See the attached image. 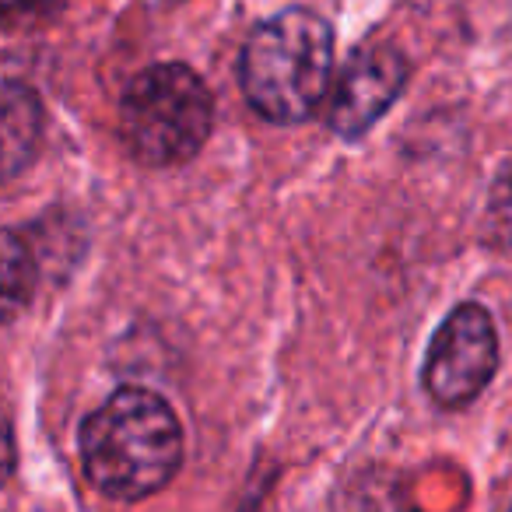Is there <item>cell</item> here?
I'll list each match as a JSON object with an SVG mask.
<instances>
[{"instance_id":"6da1fadb","label":"cell","mask_w":512,"mask_h":512,"mask_svg":"<svg viewBox=\"0 0 512 512\" xmlns=\"http://www.w3.org/2000/svg\"><path fill=\"white\" fill-rule=\"evenodd\" d=\"M78 449L81 470L102 498L141 502L179 474L183 428L155 390L120 386L81 421Z\"/></svg>"},{"instance_id":"7a4b0ae2","label":"cell","mask_w":512,"mask_h":512,"mask_svg":"<svg viewBox=\"0 0 512 512\" xmlns=\"http://www.w3.org/2000/svg\"><path fill=\"white\" fill-rule=\"evenodd\" d=\"M334 81V32L316 11L285 8L249 32L239 57L246 102L271 123H302Z\"/></svg>"},{"instance_id":"3957f363","label":"cell","mask_w":512,"mask_h":512,"mask_svg":"<svg viewBox=\"0 0 512 512\" xmlns=\"http://www.w3.org/2000/svg\"><path fill=\"white\" fill-rule=\"evenodd\" d=\"M214 127V99L186 64H151L120 99V137L130 158L172 169L197 155Z\"/></svg>"},{"instance_id":"277c9868","label":"cell","mask_w":512,"mask_h":512,"mask_svg":"<svg viewBox=\"0 0 512 512\" xmlns=\"http://www.w3.org/2000/svg\"><path fill=\"white\" fill-rule=\"evenodd\" d=\"M498 369V334L491 323L488 309L477 302H463L442 320L435 330L432 344H428L425 369H421V383H425L428 397L439 407H467L484 393Z\"/></svg>"},{"instance_id":"5b68a950","label":"cell","mask_w":512,"mask_h":512,"mask_svg":"<svg viewBox=\"0 0 512 512\" xmlns=\"http://www.w3.org/2000/svg\"><path fill=\"white\" fill-rule=\"evenodd\" d=\"M407 74H411V64L397 46L379 43L369 50H358L337 78L327 116L330 130L344 141L365 137L376 127L379 116L400 99Z\"/></svg>"},{"instance_id":"8992f818","label":"cell","mask_w":512,"mask_h":512,"mask_svg":"<svg viewBox=\"0 0 512 512\" xmlns=\"http://www.w3.org/2000/svg\"><path fill=\"white\" fill-rule=\"evenodd\" d=\"M39 134H43V106L36 92L22 81L4 85V176H18L25 162L36 155Z\"/></svg>"},{"instance_id":"52a82bcc","label":"cell","mask_w":512,"mask_h":512,"mask_svg":"<svg viewBox=\"0 0 512 512\" xmlns=\"http://www.w3.org/2000/svg\"><path fill=\"white\" fill-rule=\"evenodd\" d=\"M36 285V260L29 253V242L11 228L4 232V320H18L32 299Z\"/></svg>"},{"instance_id":"ba28073f","label":"cell","mask_w":512,"mask_h":512,"mask_svg":"<svg viewBox=\"0 0 512 512\" xmlns=\"http://www.w3.org/2000/svg\"><path fill=\"white\" fill-rule=\"evenodd\" d=\"M484 235L491 246L512 249V162L498 169L488 193V211H484Z\"/></svg>"},{"instance_id":"9c48e42d","label":"cell","mask_w":512,"mask_h":512,"mask_svg":"<svg viewBox=\"0 0 512 512\" xmlns=\"http://www.w3.org/2000/svg\"><path fill=\"white\" fill-rule=\"evenodd\" d=\"M64 0H4V8H8V18L15 15H32V11H46V8H57Z\"/></svg>"}]
</instances>
